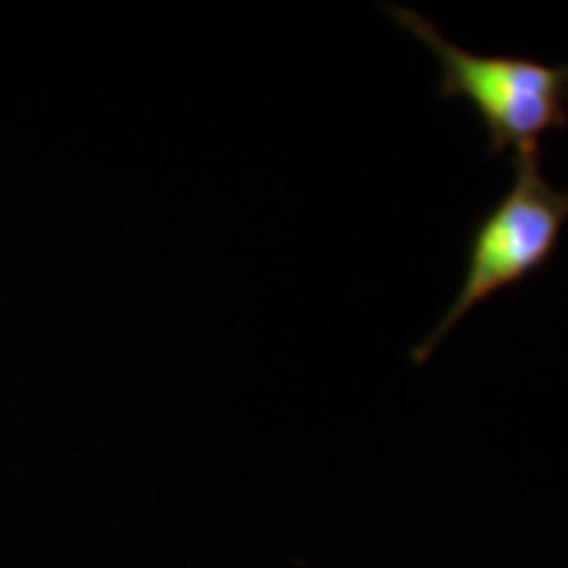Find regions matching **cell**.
Masks as SVG:
<instances>
[{
	"label": "cell",
	"mask_w": 568,
	"mask_h": 568,
	"mask_svg": "<svg viewBox=\"0 0 568 568\" xmlns=\"http://www.w3.org/2000/svg\"><path fill=\"white\" fill-rule=\"evenodd\" d=\"M389 17L435 53L439 95L464 98L489 138V155L539 153V140L568 126V61L542 63L524 55L474 53L447 40L422 13L389 6Z\"/></svg>",
	"instance_id": "obj_1"
},
{
	"label": "cell",
	"mask_w": 568,
	"mask_h": 568,
	"mask_svg": "<svg viewBox=\"0 0 568 568\" xmlns=\"http://www.w3.org/2000/svg\"><path fill=\"white\" fill-rule=\"evenodd\" d=\"M514 169L510 187L474 224L458 293L429 335L414 347V364H424L479 303L539 272L556 253L568 222V190L545 180L539 153L518 155Z\"/></svg>",
	"instance_id": "obj_2"
}]
</instances>
